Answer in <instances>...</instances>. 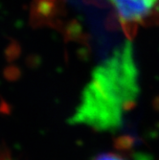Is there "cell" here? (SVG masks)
I'll use <instances>...</instances> for the list:
<instances>
[{
	"mask_svg": "<svg viewBox=\"0 0 159 160\" xmlns=\"http://www.w3.org/2000/svg\"><path fill=\"white\" fill-rule=\"evenodd\" d=\"M139 91L133 46L125 41L96 64L70 122L97 132H115L134 106Z\"/></svg>",
	"mask_w": 159,
	"mask_h": 160,
	"instance_id": "6da1fadb",
	"label": "cell"
},
{
	"mask_svg": "<svg viewBox=\"0 0 159 160\" xmlns=\"http://www.w3.org/2000/svg\"><path fill=\"white\" fill-rule=\"evenodd\" d=\"M123 25L145 22L157 12L159 0H108Z\"/></svg>",
	"mask_w": 159,
	"mask_h": 160,
	"instance_id": "7a4b0ae2",
	"label": "cell"
},
{
	"mask_svg": "<svg viewBox=\"0 0 159 160\" xmlns=\"http://www.w3.org/2000/svg\"><path fill=\"white\" fill-rule=\"evenodd\" d=\"M62 0H32L29 21L33 28H57L62 12Z\"/></svg>",
	"mask_w": 159,
	"mask_h": 160,
	"instance_id": "3957f363",
	"label": "cell"
},
{
	"mask_svg": "<svg viewBox=\"0 0 159 160\" xmlns=\"http://www.w3.org/2000/svg\"><path fill=\"white\" fill-rule=\"evenodd\" d=\"M118 151L117 152H104L101 153L99 155H97L93 160H148L146 158H144L143 156L138 157L136 156L134 158L132 157V153H127V150L129 149V147H123V146H119L117 147Z\"/></svg>",
	"mask_w": 159,
	"mask_h": 160,
	"instance_id": "277c9868",
	"label": "cell"
}]
</instances>
